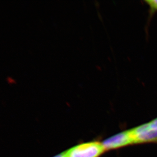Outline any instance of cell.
<instances>
[{"instance_id": "cell-3", "label": "cell", "mask_w": 157, "mask_h": 157, "mask_svg": "<svg viewBox=\"0 0 157 157\" xmlns=\"http://www.w3.org/2000/svg\"><path fill=\"white\" fill-rule=\"evenodd\" d=\"M105 151L114 150L134 144L130 130L113 135L102 143Z\"/></svg>"}, {"instance_id": "cell-5", "label": "cell", "mask_w": 157, "mask_h": 157, "mask_svg": "<svg viewBox=\"0 0 157 157\" xmlns=\"http://www.w3.org/2000/svg\"><path fill=\"white\" fill-rule=\"evenodd\" d=\"M150 124L154 127L155 129H157V117L156 119H154L153 120L149 122Z\"/></svg>"}, {"instance_id": "cell-2", "label": "cell", "mask_w": 157, "mask_h": 157, "mask_svg": "<svg viewBox=\"0 0 157 157\" xmlns=\"http://www.w3.org/2000/svg\"><path fill=\"white\" fill-rule=\"evenodd\" d=\"M130 131L134 144L157 142V129L149 122L134 128Z\"/></svg>"}, {"instance_id": "cell-4", "label": "cell", "mask_w": 157, "mask_h": 157, "mask_svg": "<svg viewBox=\"0 0 157 157\" xmlns=\"http://www.w3.org/2000/svg\"><path fill=\"white\" fill-rule=\"evenodd\" d=\"M145 3L150 8V17H151L155 12H157V0H147L145 1Z\"/></svg>"}, {"instance_id": "cell-1", "label": "cell", "mask_w": 157, "mask_h": 157, "mask_svg": "<svg viewBox=\"0 0 157 157\" xmlns=\"http://www.w3.org/2000/svg\"><path fill=\"white\" fill-rule=\"evenodd\" d=\"M105 151L102 143L94 141L76 145L65 153L66 157H99Z\"/></svg>"}]
</instances>
